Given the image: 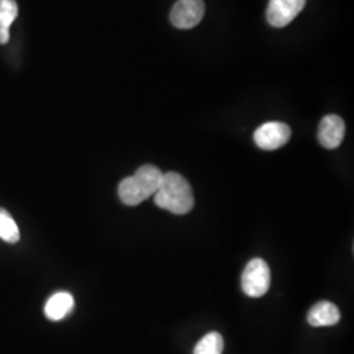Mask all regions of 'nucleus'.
Here are the masks:
<instances>
[{"label": "nucleus", "mask_w": 354, "mask_h": 354, "mask_svg": "<svg viewBox=\"0 0 354 354\" xmlns=\"http://www.w3.org/2000/svg\"><path fill=\"white\" fill-rule=\"evenodd\" d=\"M155 196V203L172 214H188L194 207V196L189 181L177 172L163 174L160 187Z\"/></svg>", "instance_id": "f257e3e1"}, {"label": "nucleus", "mask_w": 354, "mask_h": 354, "mask_svg": "<svg viewBox=\"0 0 354 354\" xmlns=\"http://www.w3.org/2000/svg\"><path fill=\"white\" fill-rule=\"evenodd\" d=\"M163 172L152 165L140 167L133 176L124 178L118 185L120 200L127 206H137L153 196L162 183Z\"/></svg>", "instance_id": "f03ea898"}, {"label": "nucleus", "mask_w": 354, "mask_h": 354, "mask_svg": "<svg viewBox=\"0 0 354 354\" xmlns=\"http://www.w3.org/2000/svg\"><path fill=\"white\" fill-rule=\"evenodd\" d=\"M270 288V269L263 259H252L243 270L241 289L251 298L266 295Z\"/></svg>", "instance_id": "7ed1b4c3"}, {"label": "nucleus", "mask_w": 354, "mask_h": 354, "mask_svg": "<svg viewBox=\"0 0 354 354\" xmlns=\"http://www.w3.org/2000/svg\"><path fill=\"white\" fill-rule=\"evenodd\" d=\"M306 6V0H269L266 19L274 28L289 26L301 13Z\"/></svg>", "instance_id": "423d86ee"}, {"label": "nucleus", "mask_w": 354, "mask_h": 354, "mask_svg": "<svg viewBox=\"0 0 354 354\" xmlns=\"http://www.w3.org/2000/svg\"><path fill=\"white\" fill-rule=\"evenodd\" d=\"M74 297L70 292H55L45 304V315L53 322L62 320L74 310Z\"/></svg>", "instance_id": "1a4fd4ad"}, {"label": "nucleus", "mask_w": 354, "mask_h": 354, "mask_svg": "<svg viewBox=\"0 0 354 354\" xmlns=\"http://www.w3.org/2000/svg\"><path fill=\"white\" fill-rule=\"evenodd\" d=\"M10 39V29L8 28H0V45H6Z\"/></svg>", "instance_id": "ddd939ff"}, {"label": "nucleus", "mask_w": 354, "mask_h": 354, "mask_svg": "<svg viewBox=\"0 0 354 354\" xmlns=\"http://www.w3.org/2000/svg\"><path fill=\"white\" fill-rule=\"evenodd\" d=\"M291 137V129L283 122H266L253 133V140L261 150L273 151L285 146Z\"/></svg>", "instance_id": "20e7f679"}, {"label": "nucleus", "mask_w": 354, "mask_h": 354, "mask_svg": "<svg viewBox=\"0 0 354 354\" xmlns=\"http://www.w3.org/2000/svg\"><path fill=\"white\" fill-rule=\"evenodd\" d=\"M225 342L221 333L210 332L197 342L193 354H222Z\"/></svg>", "instance_id": "9d476101"}, {"label": "nucleus", "mask_w": 354, "mask_h": 354, "mask_svg": "<svg viewBox=\"0 0 354 354\" xmlns=\"http://www.w3.org/2000/svg\"><path fill=\"white\" fill-rule=\"evenodd\" d=\"M345 137V122L342 117L336 114L326 115L319 125L317 140L324 149H337Z\"/></svg>", "instance_id": "0eeeda50"}, {"label": "nucleus", "mask_w": 354, "mask_h": 354, "mask_svg": "<svg viewBox=\"0 0 354 354\" xmlns=\"http://www.w3.org/2000/svg\"><path fill=\"white\" fill-rule=\"evenodd\" d=\"M0 239L12 244L20 241V231L15 219L3 207H0Z\"/></svg>", "instance_id": "9b49d317"}, {"label": "nucleus", "mask_w": 354, "mask_h": 354, "mask_svg": "<svg viewBox=\"0 0 354 354\" xmlns=\"http://www.w3.org/2000/svg\"><path fill=\"white\" fill-rule=\"evenodd\" d=\"M19 13L17 3L15 0H0V28L12 26Z\"/></svg>", "instance_id": "f8f14e48"}, {"label": "nucleus", "mask_w": 354, "mask_h": 354, "mask_svg": "<svg viewBox=\"0 0 354 354\" xmlns=\"http://www.w3.org/2000/svg\"><path fill=\"white\" fill-rule=\"evenodd\" d=\"M205 15L203 0H177L171 10L169 19L178 29H192L198 26Z\"/></svg>", "instance_id": "39448f33"}, {"label": "nucleus", "mask_w": 354, "mask_h": 354, "mask_svg": "<svg viewBox=\"0 0 354 354\" xmlns=\"http://www.w3.org/2000/svg\"><path fill=\"white\" fill-rule=\"evenodd\" d=\"M342 319L340 310L336 304L322 301L314 304L307 314V322L313 327H332L336 326Z\"/></svg>", "instance_id": "6e6552de"}]
</instances>
